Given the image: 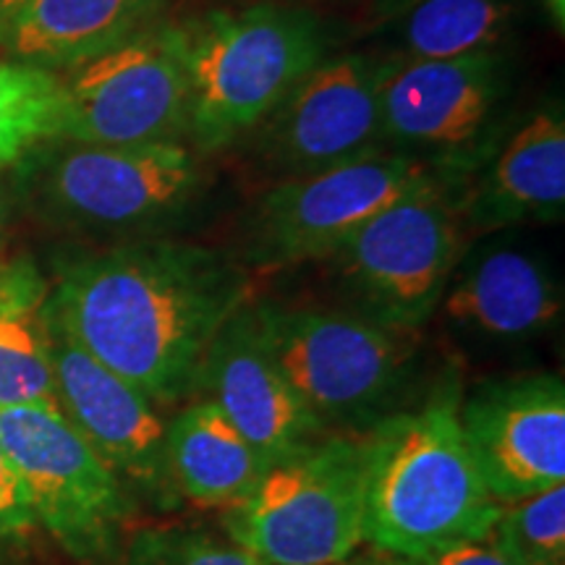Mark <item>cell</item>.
I'll list each match as a JSON object with an SVG mask.
<instances>
[{"label":"cell","instance_id":"22","mask_svg":"<svg viewBox=\"0 0 565 565\" xmlns=\"http://www.w3.org/2000/svg\"><path fill=\"white\" fill-rule=\"evenodd\" d=\"M61 113L63 84L53 71L0 61V168L58 139Z\"/></svg>","mask_w":565,"mask_h":565},{"label":"cell","instance_id":"26","mask_svg":"<svg viewBox=\"0 0 565 565\" xmlns=\"http://www.w3.org/2000/svg\"><path fill=\"white\" fill-rule=\"evenodd\" d=\"M34 529V519L26 505L21 487L13 477L9 461H6L3 448H0V540H13L24 536Z\"/></svg>","mask_w":565,"mask_h":565},{"label":"cell","instance_id":"27","mask_svg":"<svg viewBox=\"0 0 565 565\" xmlns=\"http://www.w3.org/2000/svg\"><path fill=\"white\" fill-rule=\"evenodd\" d=\"M13 212H17V196L11 194V189L0 181V257H6V242L11 236L13 225Z\"/></svg>","mask_w":565,"mask_h":565},{"label":"cell","instance_id":"29","mask_svg":"<svg viewBox=\"0 0 565 565\" xmlns=\"http://www.w3.org/2000/svg\"><path fill=\"white\" fill-rule=\"evenodd\" d=\"M341 565H398V561L391 555H383V557H359V553L349 557V561L341 563Z\"/></svg>","mask_w":565,"mask_h":565},{"label":"cell","instance_id":"24","mask_svg":"<svg viewBox=\"0 0 565 565\" xmlns=\"http://www.w3.org/2000/svg\"><path fill=\"white\" fill-rule=\"evenodd\" d=\"M121 565H263L249 550L210 529L145 526L124 545Z\"/></svg>","mask_w":565,"mask_h":565},{"label":"cell","instance_id":"23","mask_svg":"<svg viewBox=\"0 0 565 565\" xmlns=\"http://www.w3.org/2000/svg\"><path fill=\"white\" fill-rule=\"evenodd\" d=\"M494 532L521 565H565V484L503 505Z\"/></svg>","mask_w":565,"mask_h":565},{"label":"cell","instance_id":"3","mask_svg":"<svg viewBox=\"0 0 565 565\" xmlns=\"http://www.w3.org/2000/svg\"><path fill=\"white\" fill-rule=\"evenodd\" d=\"M275 362L324 435L364 437L422 401L419 351L401 333L356 312L254 303Z\"/></svg>","mask_w":565,"mask_h":565},{"label":"cell","instance_id":"4","mask_svg":"<svg viewBox=\"0 0 565 565\" xmlns=\"http://www.w3.org/2000/svg\"><path fill=\"white\" fill-rule=\"evenodd\" d=\"M175 32L189 76V131L204 152L267 121L324 51L320 21L282 6L212 11Z\"/></svg>","mask_w":565,"mask_h":565},{"label":"cell","instance_id":"11","mask_svg":"<svg viewBox=\"0 0 565 565\" xmlns=\"http://www.w3.org/2000/svg\"><path fill=\"white\" fill-rule=\"evenodd\" d=\"M458 419L500 505L565 482V385L557 374L482 383L461 395Z\"/></svg>","mask_w":565,"mask_h":565},{"label":"cell","instance_id":"20","mask_svg":"<svg viewBox=\"0 0 565 565\" xmlns=\"http://www.w3.org/2000/svg\"><path fill=\"white\" fill-rule=\"evenodd\" d=\"M51 282L26 257H0V408L58 406L51 362Z\"/></svg>","mask_w":565,"mask_h":565},{"label":"cell","instance_id":"25","mask_svg":"<svg viewBox=\"0 0 565 565\" xmlns=\"http://www.w3.org/2000/svg\"><path fill=\"white\" fill-rule=\"evenodd\" d=\"M498 524V521H494ZM398 565H521L498 540L494 526L482 536L454 542L422 557H395Z\"/></svg>","mask_w":565,"mask_h":565},{"label":"cell","instance_id":"18","mask_svg":"<svg viewBox=\"0 0 565 565\" xmlns=\"http://www.w3.org/2000/svg\"><path fill=\"white\" fill-rule=\"evenodd\" d=\"M162 0H24L0 26V42L13 58L38 68H74L121 42Z\"/></svg>","mask_w":565,"mask_h":565},{"label":"cell","instance_id":"1","mask_svg":"<svg viewBox=\"0 0 565 565\" xmlns=\"http://www.w3.org/2000/svg\"><path fill=\"white\" fill-rule=\"evenodd\" d=\"M249 299L252 280L238 259L150 236L63 263L47 312L154 406H175L194 398L204 353Z\"/></svg>","mask_w":565,"mask_h":565},{"label":"cell","instance_id":"14","mask_svg":"<svg viewBox=\"0 0 565 565\" xmlns=\"http://www.w3.org/2000/svg\"><path fill=\"white\" fill-rule=\"evenodd\" d=\"M194 395L233 422L265 466L324 435L307 404L275 362L257 309H238L204 353Z\"/></svg>","mask_w":565,"mask_h":565},{"label":"cell","instance_id":"15","mask_svg":"<svg viewBox=\"0 0 565 565\" xmlns=\"http://www.w3.org/2000/svg\"><path fill=\"white\" fill-rule=\"evenodd\" d=\"M505 92L503 58L398 61L383 84V139L429 150L445 162L469 158Z\"/></svg>","mask_w":565,"mask_h":565},{"label":"cell","instance_id":"28","mask_svg":"<svg viewBox=\"0 0 565 565\" xmlns=\"http://www.w3.org/2000/svg\"><path fill=\"white\" fill-rule=\"evenodd\" d=\"M542 3H545L550 19L555 21L557 30H563V24H565V0H542Z\"/></svg>","mask_w":565,"mask_h":565},{"label":"cell","instance_id":"9","mask_svg":"<svg viewBox=\"0 0 565 565\" xmlns=\"http://www.w3.org/2000/svg\"><path fill=\"white\" fill-rule=\"evenodd\" d=\"M433 175L408 154L374 152L286 179L254 207L238 263L273 273L330 259L366 221Z\"/></svg>","mask_w":565,"mask_h":565},{"label":"cell","instance_id":"17","mask_svg":"<svg viewBox=\"0 0 565 565\" xmlns=\"http://www.w3.org/2000/svg\"><path fill=\"white\" fill-rule=\"evenodd\" d=\"M458 330L487 341H529L563 315V291L542 259L521 249H492L458 265L440 307Z\"/></svg>","mask_w":565,"mask_h":565},{"label":"cell","instance_id":"6","mask_svg":"<svg viewBox=\"0 0 565 565\" xmlns=\"http://www.w3.org/2000/svg\"><path fill=\"white\" fill-rule=\"evenodd\" d=\"M362 437L322 435L267 466L223 529L263 565H341L364 545Z\"/></svg>","mask_w":565,"mask_h":565},{"label":"cell","instance_id":"8","mask_svg":"<svg viewBox=\"0 0 565 565\" xmlns=\"http://www.w3.org/2000/svg\"><path fill=\"white\" fill-rule=\"evenodd\" d=\"M466 231L448 186L433 175L366 221L330 263L353 312L416 333L461 265Z\"/></svg>","mask_w":565,"mask_h":565},{"label":"cell","instance_id":"13","mask_svg":"<svg viewBox=\"0 0 565 565\" xmlns=\"http://www.w3.org/2000/svg\"><path fill=\"white\" fill-rule=\"evenodd\" d=\"M395 63L351 53L299 79L270 116V150L288 179L383 152L380 95Z\"/></svg>","mask_w":565,"mask_h":565},{"label":"cell","instance_id":"7","mask_svg":"<svg viewBox=\"0 0 565 565\" xmlns=\"http://www.w3.org/2000/svg\"><path fill=\"white\" fill-rule=\"evenodd\" d=\"M0 448L34 524L82 565H121L134 494L58 406L0 408Z\"/></svg>","mask_w":565,"mask_h":565},{"label":"cell","instance_id":"21","mask_svg":"<svg viewBox=\"0 0 565 565\" xmlns=\"http://www.w3.org/2000/svg\"><path fill=\"white\" fill-rule=\"evenodd\" d=\"M513 24V0H419L408 6L401 40L408 61H454L494 53Z\"/></svg>","mask_w":565,"mask_h":565},{"label":"cell","instance_id":"10","mask_svg":"<svg viewBox=\"0 0 565 565\" xmlns=\"http://www.w3.org/2000/svg\"><path fill=\"white\" fill-rule=\"evenodd\" d=\"M68 71L58 139L162 145L189 129V76L175 30L137 34Z\"/></svg>","mask_w":565,"mask_h":565},{"label":"cell","instance_id":"30","mask_svg":"<svg viewBox=\"0 0 565 565\" xmlns=\"http://www.w3.org/2000/svg\"><path fill=\"white\" fill-rule=\"evenodd\" d=\"M21 3H24V0H0V26L11 19V13L17 11Z\"/></svg>","mask_w":565,"mask_h":565},{"label":"cell","instance_id":"31","mask_svg":"<svg viewBox=\"0 0 565 565\" xmlns=\"http://www.w3.org/2000/svg\"><path fill=\"white\" fill-rule=\"evenodd\" d=\"M387 3H395L398 6V9H408V6H414V3H419V0H387Z\"/></svg>","mask_w":565,"mask_h":565},{"label":"cell","instance_id":"16","mask_svg":"<svg viewBox=\"0 0 565 565\" xmlns=\"http://www.w3.org/2000/svg\"><path fill=\"white\" fill-rule=\"evenodd\" d=\"M463 231L490 233L521 223H555L565 210V121L561 108L536 110L494 152L461 202Z\"/></svg>","mask_w":565,"mask_h":565},{"label":"cell","instance_id":"19","mask_svg":"<svg viewBox=\"0 0 565 565\" xmlns=\"http://www.w3.org/2000/svg\"><path fill=\"white\" fill-rule=\"evenodd\" d=\"M166 458L173 487L200 508H231L267 469L257 450L207 398L186 404L166 424Z\"/></svg>","mask_w":565,"mask_h":565},{"label":"cell","instance_id":"5","mask_svg":"<svg viewBox=\"0 0 565 565\" xmlns=\"http://www.w3.org/2000/svg\"><path fill=\"white\" fill-rule=\"evenodd\" d=\"M19 189L51 225L131 242L179 221L200 192V171L179 141L103 147L51 139L19 162Z\"/></svg>","mask_w":565,"mask_h":565},{"label":"cell","instance_id":"2","mask_svg":"<svg viewBox=\"0 0 565 565\" xmlns=\"http://www.w3.org/2000/svg\"><path fill=\"white\" fill-rule=\"evenodd\" d=\"M461 385L445 374L422 401L366 433L364 545L422 557L490 532L503 505L487 490L466 443Z\"/></svg>","mask_w":565,"mask_h":565},{"label":"cell","instance_id":"12","mask_svg":"<svg viewBox=\"0 0 565 565\" xmlns=\"http://www.w3.org/2000/svg\"><path fill=\"white\" fill-rule=\"evenodd\" d=\"M51 362L61 414L131 494H145L162 508L171 505L179 492L168 471L166 422L154 412L152 401L71 341L53 317Z\"/></svg>","mask_w":565,"mask_h":565}]
</instances>
